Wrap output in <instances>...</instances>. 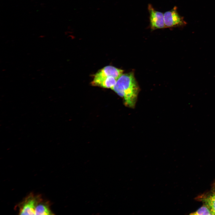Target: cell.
<instances>
[{"label": "cell", "mask_w": 215, "mask_h": 215, "mask_svg": "<svg viewBox=\"0 0 215 215\" xmlns=\"http://www.w3.org/2000/svg\"><path fill=\"white\" fill-rule=\"evenodd\" d=\"M203 200L205 204L211 208L215 215V194L207 197Z\"/></svg>", "instance_id": "8"}, {"label": "cell", "mask_w": 215, "mask_h": 215, "mask_svg": "<svg viewBox=\"0 0 215 215\" xmlns=\"http://www.w3.org/2000/svg\"><path fill=\"white\" fill-rule=\"evenodd\" d=\"M42 198L39 195L29 194L18 205L19 214L35 215L36 207Z\"/></svg>", "instance_id": "3"}, {"label": "cell", "mask_w": 215, "mask_h": 215, "mask_svg": "<svg viewBox=\"0 0 215 215\" xmlns=\"http://www.w3.org/2000/svg\"><path fill=\"white\" fill-rule=\"evenodd\" d=\"M54 214L50 208L49 201L44 200L42 198L38 202L35 209V215H48Z\"/></svg>", "instance_id": "6"}, {"label": "cell", "mask_w": 215, "mask_h": 215, "mask_svg": "<svg viewBox=\"0 0 215 215\" xmlns=\"http://www.w3.org/2000/svg\"><path fill=\"white\" fill-rule=\"evenodd\" d=\"M112 89L123 98L127 106L130 108L134 107L139 88L133 72L122 74L118 79Z\"/></svg>", "instance_id": "1"}, {"label": "cell", "mask_w": 215, "mask_h": 215, "mask_svg": "<svg viewBox=\"0 0 215 215\" xmlns=\"http://www.w3.org/2000/svg\"><path fill=\"white\" fill-rule=\"evenodd\" d=\"M149 14L150 25L151 29L154 30L165 28L164 13L156 10L150 4L148 5Z\"/></svg>", "instance_id": "5"}, {"label": "cell", "mask_w": 215, "mask_h": 215, "mask_svg": "<svg viewBox=\"0 0 215 215\" xmlns=\"http://www.w3.org/2000/svg\"><path fill=\"white\" fill-rule=\"evenodd\" d=\"M164 17L165 28L183 26L186 24L183 18L178 13L176 6L165 12Z\"/></svg>", "instance_id": "4"}, {"label": "cell", "mask_w": 215, "mask_h": 215, "mask_svg": "<svg viewBox=\"0 0 215 215\" xmlns=\"http://www.w3.org/2000/svg\"><path fill=\"white\" fill-rule=\"evenodd\" d=\"M191 215H215L211 208L205 204L197 211L190 214Z\"/></svg>", "instance_id": "7"}, {"label": "cell", "mask_w": 215, "mask_h": 215, "mask_svg": "<svg viewBox=\"0 0 215 215\" xmlns=\"http://www.w3.org/2000/svg\"><path fill=\"white\" fill-rule=\"evenodd\" d=\"M117 79L111 70L102 68L95 74L91 84L93 86L112 89Z\"/></svg>", "instance_id": "2"}]
</instances>
